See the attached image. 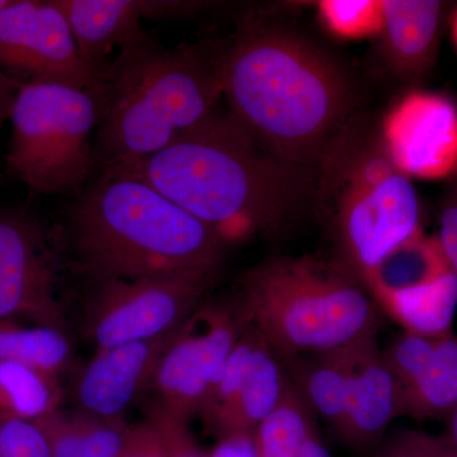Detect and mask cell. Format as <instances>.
Listing matches in <instances>:
<instances>
[{
  "instance_id": "6da1fadb",
  "label": "cell",
  "mask_w": 457,
  "mask_h": 457,
  "mask_svg": "<svg viewBox=\"0 0 457 457\" xmlns=\"http://www.w3.org/2000/svg\"><path fill=\"white\" fill-rule=\"evenodd\" d=\"M215 51L228 112L273 155L315 174L357 114L345 68L308 38L252 17Z\"/></svg>"
},
{
  "instance_id": "7a4b0ae2",
  "label": "cell",
  "mask_w": 457,
  "mask_h": 457,
  "mask_svg": "<svg viewBox=\"0 0 457 457\" xmlns=\"http://www.w3.org/2000/svg\"><path fill=\"white\" fill-rule=\"evenodd\" d=\"M111 173L144 180L227 246L282 236L312 209L315 174L273 155L228 110L162 152Z\"/></svg>"
},
{
  "instance_id": "3957f363",
  "label": "cell",
  "mask_w": 457,
  "mask_h": 457,
  "mask_svg": "<svg viewBox=\"0 0 457 457\" xmlns=\"http://www.w3.org/2000/svg\"><path fill=\"white\" fill-rule=\"evenodd\" d=\"M90 93L97 176L170 146L218 112L224 98L215 46L165 47L145 32L104 65Z\"/></svg>"
},
{
  "instance_id": "277c9868",
  "label": "cell",
  "mask_w": 457,
  "mask_h": 457,
  "mask_svg": "<svg viewBox=\"0 0 457 457\" xmlns=\"http://www.w3.org/2000/svg\"><path fill=\"white\" fill-rule=\"evenodd\" d=\"M71 206V262L90 285L180 270H221L227 245L152 186L98 174Z\"/></svg>"
},
{
  "instance_id": "5b68a950",
  "label": "cell",
  "mask_w": 457,
  "mask_h": 457,
  "mask_svg": "<svg viewBox=\"0 0 457 457\" xmlns=\"http://www.w3.org/2000/svg\"><path fill=\"white\" fill-rule=\"evenodd\" d=\"M312 210L335 245L333 258L363 282L394 249L423 231L413 183L393 163L380 125L359 113L319 162Z\"/></svg>"
},
{
  "instance_id": "8992f818",
  "label": "cell",
  "mask_w": 457,
  "mask_h": 457,
  "mask_svg": "<svg viewBox=\"0 0 457 457\" xmlns=\"http://www.w3.org/2000/svg\"><path fill=\"white\" fill-rule=\"evenodd\" d=\"M239 287L251 326L285 359L348 347L378 336L383 321L368 286L336 258H273Z\"/></svg>"
},
{
  "instance_id": "52a82bcc",
  "label": "cell",
  "mask_w": 457,
  "mask_h": 457,
  "mask_svg": "<svg viewBox=\"0 0 457 457\" xmlns=\"http://www.w3.org/2000/svg\"><path fill=\"white\" fill-rule=\"evenodd\" d=\"M9 120L5 163L14 179L37 195H78L88 185L98 121L90 90L22 83Z\"/></svg>"
},
{
  "instance_id": "ba28073f",
  "label": "cell",
  "mask_w": 457,
  "mask_h": 457,
  "mask_svg": "<svg viewBox=\"0 0 457 457\" xmlns=\"http://www.w3.org/2000/svg\"><path fill=\"white\" fill-rule=\"evenodd\" d=\"M251 327L240 295L207 297L162 356L146 394L154 402L152 413L183 425L198 417L213 380Z\"/></svg>"
},
{
  "instance_id": "9c48e42d",
  "label": "cell",
  "mask_w": 457,
  "mask_h": 457,
  "mask_svg": "<svg viewBox=\"0 0 457 457\" xmlns=\"http://www.w3.org/2000/svg\"><path fill=\"white\" fill-rule=\"evenodd\" d=\"M219 273L180 270L93 286L84 333L99 351L174 332L209 297Z\"/></svg>"
},
{
  "instance_id": "30bf717a",
  "label": "cell",
  "mask_w": 457,
  "mask_h": 457,
  "mask_svg": "<svg viewBox=\"0 0 457 457\" xmlns=\"http://www.w3.org/2000/svg\"><path fill=\"white\" fill-rule=\"evenodd\" d=\"M66 234L27 210L0 212V321L68 332ZM74 272V270H73Z\"/></svg>"
},
{
  "instance_id": "8fae6325",
  "label": "cell",
  "mask_w": 457,
  "mask_h": 457,
  "mask_svg": "<svg viewBox=\"0 0 457 457\" xmlns=\"http://www.w3.org/2000/svg\"><path fill=\"white\" fill-rule=\"evenodd\" d=\"M288 381L284 359L251 327L213 380L198 417L219 441L252 438Z\"/></svg>"
},
{
  "instance_id": "7c38bea8",
  "label": "cell",
  "mask_w": 457,
  "mask_h": 457,
  "mask_svg": "<svg viewBox=\"0 0 457 457\" xmlns=\"http://www.w3.org/2000/svg\"><path fill=\"white\" fill-rule=\"evenodd\" d=\"M0 65L27 82L92 90L104 66L80 56L73 33L54 0H11L0 11Z\"/></svg>"
},
{
  "instance_id": "4fadbf2b",
  "label": "cell",
  "mask_w": 457,
  "mask_h": 457,
  "mask_svg": "<svg viewBox=\"0 0 457 457\" xmlns=\"http://www.w3.org/2000/svg\"><path fill=\"white\" fill-rule=\"evenodd\" d=\"M380 134L408 179L449 180L457 173V104L446 96L411 90L385 114Z\"/></svg>"
},
{
  "instance_id": "5bb4252c",
  "label": "cell",
  "mask_w": 457,
  "mask_h": 457,
  "mask_svg": "<svg viewBox=\"0 0 457 457\" xmlns=\"http://www.w3.org/2000/svg\"><path fill=\"white\" fill-rule=\"evenodd\" d=\"M177 330L96 352L75 375L73 396L78 411L104 420H122L129 408L146 395Z\"/></svg>"
},
{
  "instance_id": "9a60e30c",
  "label": "cell",
  "mask_w": 457,
  "mask_h": 457,
  "mask_svg": "<svg viewBox=\"0 0 457 457\" xmlns=\"http://www.w3.org/2000/svg\"><path fill=\"white\" fill-rule=\"evenodd\" d=\"M398 417V381L385 360L378 336L370 337L353 345L347 413L337 437L356 453H374Z\"/></svg>"
},
{
  "instance_id": "2e32d148",
  "label": "cell",
  "mask_w": 457,
  "mask_h": 457,
  "mask_svg": "<svg viewBox=\"0 0 457 457\" xmlns=\"http://www.w3.org/2000/svg\"><path fill=\"white\" fill-rule=\"evenodd\" d=\"M446 4L438 0H383V25L376 37L390 73L414 82L437 62Z\"/></svg>"
},
{
  "instance_id": "e0dca14e",
  "label": "cell",
  "mask_w": 457,
  "mask_h": 457,
  "mask_svg": "<svg viewBox=\"0 0 457 457\" xmlns=\"http://www.w3.org/2000/svg\"><path fill=\"white\" fill-rule=\"evenodd\" d=\"M75 45L90 65L107 64L108 54L143 33L141 21L170 17V0H54Z\"/></svg>"
},
{
  "instance_id": "ac0fdd59",
  "label": "cell",
  "mask_w": 457,
  "mask_h": 457,
  "mask_svg": "<svg viewBox=\"0 0 457 457\" xmlns=\"http://www.w3.org/2000/svg\"><path fill=\"white\" fill-rule=\"evenodd\" d=\"M352 352L353 345L323 353L282 357L296 392L314 416L327 423L336 436L347 413Z\"/></svg>"
},
{
  "instance_id": "d6986e66",
  "label": "cell",
  "mask_w": 457,
  "mask_h": 457,
  "mask_svg": "<svg viewBox=\"0 0 457 457\" xmlns=\"http://www.w3.org/2000/svg\"><path fill=\"white\" fill-rule=\"evenodd\" d=\"M317 420L288 381L278 407L255 429V457H332Z\"/></svg>"
},
{
  "instance_id": "ffe728a7",
  "label": "cell",
  "mask_w": 457,
  "mask_h": 457,
  "mask_svg": "<svg viewBox=\"0 0 457 457\" xmlns=\"http://www.w3.org/2000/svg\"><path fill=\"white\" fill-rule=\"evenodd\" d=\"M49 444L50 457H117L129 426L122 420H104L62 409L35 422Z\"/></svg>"
},
{
  "instance_id": "44dd1931",
  "label": "cell",
  "mask_w": 457,
  "mask_h": 457,
  "mask_svg": "<svg viewBox=\"0 0 457 457\" xmlns=\"http://www.w3.org/2000/svg\"><path fill=\"white\" fill-rule=\"evenodd\" d=\"M457 408V336H441L420 374L400 389V416L447 420Z\"/></svg>"
},
{
  "instance_id": "7402d4cb",
  "label": "cell",
  "mask_w": 457,
  "mask_h": 457,
  "mask_svg": "<svg viewBox=\"0 0 457 457\" xmlns=\"http://www.w3.org/2000/svg\"><path fill=\"white\" fill-rule=\"evenodd\" d=\"M449 272L450 264L437 237L426 236L422 231L387 254L371 270L365 284L378 303L389 295L431 284Z\"/></svg>"
},
{
  "instance_id": "603a6c76",
  "label": "cell",
  "mask_w": 457,
  "mask_h": 457,
  "mask_svg": "<svg viewBox=\"0 0 457 457\" xmlns=\"http://www.w3.org/2000/svg\"><path fill=\"white\" fill-rule=\"evenodd\" d=\"M403 332L427 337L453 333L457 311V278L453 270L431 284L389 295L378 303Z\"/></svg>"
},
{
  "instance_id": "cb8c5ba5",
  "label": "cell",
  "mask_w": 457,
  "mask_h": 457,
  "mask_svg": "<svg viewBox=\"0 0 457 457\" xmlns=\"http://www.w3.org/2000/svg\"><path fill=\"white\" fill-rule=\"evenodd\" d=\"M64 398L59 376L0 361V417L37 422L62 409Z\"/></svg>"
},
{
  "instance_id": "d4e9b609",
  "label": "cell",
  "mask_w": 457,
  "mask_h": 457,
  "mask_svg": "<svg viewBox=\"0 0 457 457\" xmlns=\"http://www.w3.org/2000/svg\"><path fill=\"white\" fill-rule=\"evenodd\" d=\"M75 352L68 332L54 328L0 321V361L62 376L73 368Z\"/></svg>"
},
{
  "instance_id": "484cf974",
  "label": "cell",
  "mask_w": 457,
  "mask_h": 457,
  "mask_svg": "<svg viewBox=\"0 0 457 457\" xmlns=\"http://www.w3.org/2000/svg\"><path fill=\"white\" fill-rule=\"evenodd\" d=\"M318 11L328 31L345 40L378 36L383 25V0H324Z\"/></svg>"
},
{
  "instance_id": "4316f807",
  "label": "cell",
  "mask_w": 457,
  "mask_h": 457,
  "mask_svg": "<svg viewBox=\"0 0 457 457\" xmlns=\"http://www.w3.org/2000/svg\"><path fill=\"white\" fill-rule=\"evenodd\" d=\"M189 440L187 425L150 413L145 422L129 426L117 457H177Z\"/></svg>"
},
{
  "instance_id": "83f0119b",
  "label": "cell",
  "mask_w": 457,
  "mask_h": 457,
  "mask_svg": "<svg viewBox=\"0 0 457 457\" xmlns=\"http://www.w3.org/2000/svg\"><path fill=\"white\" fill-rule=\"evenodd\" d=\"M0 457H50L49 444L35 422L0 417Z\"/></svg>"
},
{
  "instance_id": "f1b7e54d",
  "label": "cell",
  "mask_w": 457,
  "mask_h": 457,
  "mask_svg": "<svg viewBox=\"0 0 457 457\" xmlns=\"http://www.w3.org/2000/svg\"><path fill=\"white\" fill-rule=\"evenodd\" d=\"M438 242L457 278V173L447 180L438 212Z\"/></svg>"
},
{
  "instance_id": "f546056e",
  "label": "cell",
  "mask_w": 457,
  "mask_h": 457,
  "mask_svg": "<svg viewBox=\"0 0 457 457\" xmlns=\"http://www.w3.org/2000/svg\"><path fill=\"white\" fill-rule=\"evenodd\" d=\"M411 457H457V449L442 436H432L422 431L404 429L394 436Z\"/></svg>"
},
{
  "instance_id": "4dcf8cb0",
  "label": "cell",
  "mask_w": 457,
  "mask_h": 457,
  "mask_svg": "<svg viewBox=\"0 0 457 457\" xmlns=\"http://www.w3.org/2000/svg\"><path fill=\"white\" fill-rule=\"evenodd\" d=\"M22 83L0 71V130L11 119L14 101Z\"/></svg>"
},
{
  "instance_id": "1f68e13d",
  "label": "cell",
  "mask_w": 457,
  "mask_h": 457,
  "mask_svg": "<svg viewBox=\"0 0 457 457\" xmlns=\"http://www.w3.org/2000/svg\"><path fill=\"white\" fill-rule=\"evenodd\" d=\"M372 457H411L408 455L407 451L403 449L402 446L394 440V438H390V440L384 441V444L378 447V450L372 453Z\"/></svg>"
},
{
  "instance_id": "d6a6232c",
  "label": "cell",
  "mask_w": 457,
  "mask_h": 457,
  "mask_svg": "<svg viewBox=\"0 0 457 457\" xmlns=\"http://www.w3.org/2000/svg\"><path fill=\"white\" fill-rule=\"evenodd\" d=\"M446 420V432L442 435V437L457 449V408L447 417Z\"/></svg>"
},
{
  "instance_id": "836d02e7",
  "label": "cell",
  "mask_w": 457,
  "mask_h": 457,
  "mask_svg": "<svg viewBox=\"0 0 457 457\" xmlns=\"http://www.w3.org/2000/svg\"><path fill=\"white\" fill-rule=\"evenodd\" d=\"M177 457H204L203 453H200L195 447L194 442L192 440H189L187 444L183 446V449L180 450V453H179V456Z\"/></svg>"
},
{
  "instance_id": "e575fe53",
  "label": "cell",
  "mask_w": 457,
  "mask_h": 457,
  "mask_svg": "<svg viewBox=\"0 0 457 457\" xmlns=\"http://www.w3.org/2000/svg\"><path fill=\"white\" fill-rule=\"evenodd\" d=\"M453 37L457 46V11L455 12V14H453Z\"/></svg>"
},
{
  "instance_id": "d590c367",
  "label": "cell",
  "mask_w": 457,
  "mask_h": 457,
  "mask_svg": "<svg viewBox=\"0 0 457 457\" xmlns=\"http://www.w3.org/2000/svg\"><path fill=\"white\" fill-rule=\"evenodd\" d=\"M9 3H11V0H0V11H2L3 8L7 7Z\"/></svg>"
}]
</instances>
